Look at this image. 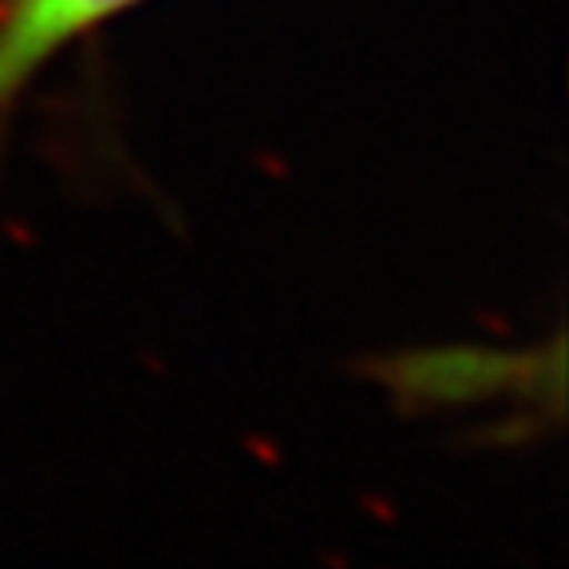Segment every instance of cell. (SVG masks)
<instances>
[{"label":"cell","instance_id":"obj_1","mask_svg":"<svg viewBox=\"0 0 569 569\" xmlns=\"http://www.w3.org/2000/svg\"><path fill=\"white\" fill-rule=\"evenodd\" d=\"M127 4L134 0H20L0 24V116L56 48Z\"/></svg>","mask_w":569,"mask_h":569}]
</instances>
